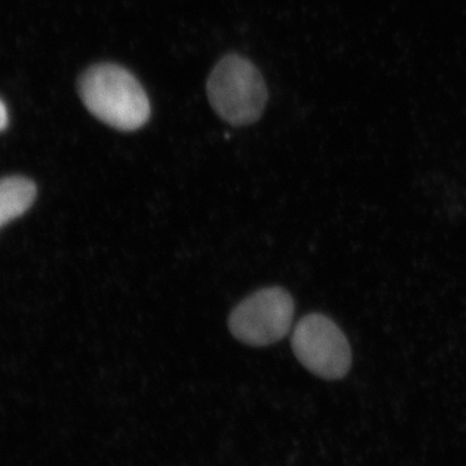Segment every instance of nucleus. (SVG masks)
Here are the masks:
<instances>
[{
    "label": "nucleus",
    "mask_w": 466,
    "mask_h": 466,
    "mask_svg": "<svg viewBox=\"0 0 466 466\" xmlns=\"http://www.w3.org/2000/svg\"><path fill=\"white\" fill-rule=\"evenodd\" d=\"M291 348L303 367L324 380H339L351 367V349L339 325L321 314L300 319Z\"/></svg>",
    "instance_id": "obj_3"
},
{
    "label": "nucleus",
    "mask_w": 466,
    "mask_h": 466,
    "mask_svg": "<svg viewBox=\"0 0 466 466\" xmlns=\"http://www.w3.org/2000/svg\"><path fill=\"white\" fill-rule=\"evenodd\" d=\"M294 302L281 288H266L236 306L228 325L238 341L249 346H268L280 341L291 327Z\"/></svg>",
    "instance_id": "obj_4"
},
{
    "label": "nucleus",
    "mask_w": 466,
    "mask_h": 466,
    "mask_svg": "<svg viewBox=\"0 0 466 466\" xmlns=\"http://www.w3.org/2000/svg\"><path fill=\"white\" fill-rule=\"evenodd\" d=\"M79 97L92 116L118 131L131 133L148 124V95L137 76L110 63L87 67L78 78Z\"/></svg>",
    "instance_id": "obj_1"
},
{
    "label": "nucleus",
    "mask_w": 466,
    "mask_h": 466,
    "mask_svg": "<svg viewBox=\"0 0 466 466\" xmlns=\"http://www.w3.org/2000/svg\"><path fill=\"white\" fill-rule=\"evenodd\" d=\"M8 124L9 115L7 106H5V101L0 99V133L7 128Z\"/></svg>",
    "instance_id": "obj_6"
},
{
    "label": "nucleus",
    "mask_w": 466,
    "mask_h": 466,
    "mask_svg": "<svg viewBox=\"0 0 466 466\" xmlns=\"http://www.w3.org/2000/svg\"><path fill=\"white\" fill-rule=\"evenodd\" d=\"M36 198V186L24 177L0 179V228L25 214Z\"/></svg>",
    "instance_id": "obj_5"
},
{
    "label": "nucleus",
    "mask_w": 466,
    "mask_h": 466,
    "mask_svg": "<svg viewBox=\"0 0 466 466\" xmlns=\"http://www.w3.org/2000/svg\"><path fill=\"white\" fill-rule=\"evenodd\" d=\"M207 91L214 112L227 124L238 127L258 121L268 100L262 73L238 54L218 61L208 76Z\"/></svg>",
    "instance_id": "obj_2"
}]
</instances>
